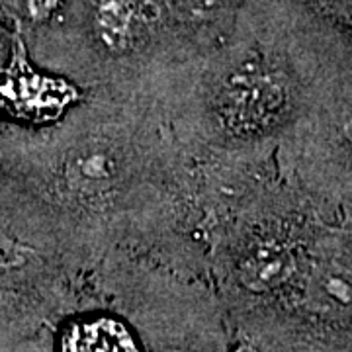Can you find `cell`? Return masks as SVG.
<instances>
[{
    "instance_id": "obj_1",
    "label": "cell",
    "mask_w": 352,
    "mask_h": 352,
    "mask_svg": "<svg viewBox=\"0 0 352 352\" xmlns=\"http://www.w3.org/2000/svg\"><path fill=\"white\" fill-rule=\"evenodd\" d=\"M284 102V87L272 76L243 73L229 80L221 96V110L233 129L256 131L276 120Z\"/></svg>"
},
{
    "instance_id": "obj_2",
    "label": "cell",
    "mask_w": 352,
    "mask_h": 352,
    "mask_svg": "<svg viewBox=\"0 0 352 352\" xmlns=\"http://www.w3.org/2000/svg\"><path fill=\"white\" fill-rule=\"evenodd\" d=\"M294 270L292 252L280 243H261L245 254L241 280L252 292H266L286 282Z\"/></svg>"
},
{
    "instance_id": "obj_3",
    "label": "cell",
    "mask_w": 352,
    "mask_h": 352,
    "mask_svg": "<svg viewBox=\"0 0 352 352\" xmlns=\"http://www.w3.org/2000/svg\"><path fill=\"white\" fill-rule=\"evenodd\" d=\"M63 352H138V346L124 325L112 319H96L71 329Z\"/></svg>"
},
{
    "instance_id": "obj_4",
    "label": "cell",
    "mask_w": 352,
    "mask_h": 352,
    "mask_svg": "<svg viewBox=\"0 0 352 352\" xmlns=\"http://www.w3.org/2000/svg\"><path fill=\"white\" fill-rule=\"evenodd\" d=\"M118 168H120V163L110 149L90 147V149L76 153L75 159L69 163L67 175H69L71 184H75L78 190L96 192L112 184L118 175Z\"/></svg>"
},
{
    "instance_id": "obj_5",
    "label": "cell",
    "mask_w": 352,
    "mask_h": 352,
    "mask_svg": "<svg viewBox=\"0 0 352 352\" xmlns=\"http://www.w3.org/2000/svg\"><path fill=\"white\" fill-rule=\"evenodd\" d=\"M135 0H100L96 8V30L102 41L120 50L127 45L135 28Z\"/></svg>"
}]
</instances>
